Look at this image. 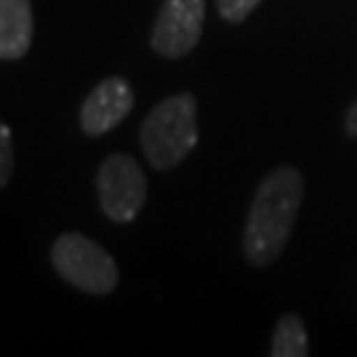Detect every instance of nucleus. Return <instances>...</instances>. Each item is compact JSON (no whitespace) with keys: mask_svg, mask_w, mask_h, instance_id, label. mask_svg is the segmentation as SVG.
Returning a JSON list of instances; mask_svg holds the SVG:
<instances>
[{"mask_svg":"<svg viewBox=\"0 0 357 357\" xmlns=\"http://www.w3.org/2000/svg\"><path fill=\"white\" fill-rule=\"evenodd\" d=\"M304 197V178L295 167H278L255 190L244 230V253L253 265L281 255Z\"/></svg>","mask_w":357,"mask_h":357,"instance_id":"obj_1","label":"nucleus"},{"mask_svg":"<svg viewBox=\"0 0 357 357\" xmlns=\"http://www.w3.org/2000/svg\"><path fill=\"white\" fill-rule=\"evenodd\" d=\"M132 105L135 93L128 79H123V77H109V79L100 82L82 105V130L86 135H93V137L109 132L112 128H116L130 114Z\"/></svg>","mask_w":357,"mask_h":357,"instance_id":"obj_6","label":"nucleus"},{"mask_svg":"<svg viewBox=\"0 0 357 357\" xmlns=\"http://www.w3.org/2000/svg\"><path fill=\"white\" fill-rule=\"evenodd\" d=\"M306 341V327L297 316H283L278 320L274 341H271V355L274 357H304L309 353Z\"/></svg>","mask_w":357,"mask_h":357,"instance_id":"obj_8","label":"nucleus"},{"mask_svg":"<svg viewBox=\"0 0 357 357\" xmlns=\"http://www.w3.org/2000/svg\"><path fill=\"white\" fill-rule=\"evenodd\" d=\"M204 26V0H165L153 24L151 47L165 59H183L197 47Z\"/></svg>","mask_w":357,"mask_h":357,"instance_id":"obj_5","label":"nucleus"},{"mask_svg":"<svg viewBox=\"0 0 357 357\" xmlns=\"http://www.w3.org/2000/svg\"><path fill=\"white\" fill-rule=\"evenodd\" d=\"M96 185L107 218L114 223H130L137 218L146 199V176L130 155H109L98 169Z\"/></svg>","mask_w":357,"mask_h":357,"instance_id":"obj_4","label":"nucleus"},{"mask_svg":"<svg viewBox=\"0 0 357 357\" xmlns=\"http://www.w3.org/2000/svg\"><path fill=\"white\" fill-rule=\"evenodd\" d=\"M52 262L70 285L91 295H107L119 283V269L112 255L79 232H66L56 239Z\"/></svg>","mask_w":357,"mask_h":357,"instance_id":"obj_3","label":"nucleus"},{"mask_svg":"<svg viewBox=\"0 0 357 357\" xmlns=\"http://www.w3.org/2000/svg\"><path fill=\"white\" fill-rule=\"evenodd\" d=\"M14 169V149H12V135L7 126L0 121V188L10 181Z\"/></svg>","mask_w":357,"mask_h":357,"instance_id":"obj_9","label":"nucleus"},{"mask_svg":"<svg viewBox=\"0 0 357 357\" xmlns=\"http://www.w3.org/2000/svg\"><path fill=\"white\" fill-rule=\"evenodd\" d=\"M139 142L151 167H176L197 144L195 98L190 93H176L155 105L142 123Z\"/></svg>","mask_w":357,"mask_h":357,"instance_id":"obj_2","label":"nucleus"},{"mask_svg":"<svg viewBox=\"0 0 357 357\" xmlns=\"http://www.w3.org/2000/svg\"><path fill=\"white\" fill-rule=\"evenodd\" d=\"M220 17L227 21H241L255 10L260 0H216Z\"/></svg>","mask_w":357,"mask_h":357,"instance_id":"obj_10","label":"nucleus"},{"mask_svg":"<svg viewBox=\"0 0 357 357\" xmlns=\"http://www.w3.org/2000/svg\"><path fill=\"white\" fill-rule=\"evenodd\" d=\"M346 130L353 135V137H357V102L351 107V112H348L346 116Z\"/></svg>","mask_w":357,"mask_h":357,"instance_id":"obj_11","label":"nucleus"},{"mask_svg":"<svg viewBox=\"0 0 357 357\" xmlns=\"http://www.w3.org/2000/svg\"><path fill=\"white\" fill-rule=\"evenodd\" d=\"M33 42L31 0H0V59H24Z\"/></svg>","mask_w":357,"mask_h":357,"instance_id":"obj_7","label":"nucleus"}]
</instances>
